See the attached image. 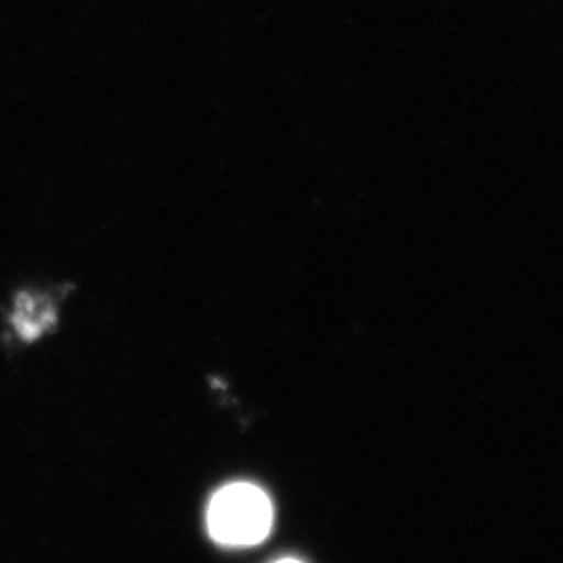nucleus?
Returning <instances> with one entry per match:
<instances>
[{"label": "nucleus", "instance_id": "obj_1", "mask_svg": "<svg viewBox=\"0 0 563 563\" xmlns=\"http://www.w3.org/2000/svg\"><path fill=\"white\" fill-rule=\"evenodd\" d=\"M209 529L217 542L250 547L266 539L273 525V507L266 493L251 484H232L211 499Z\"/></svg>", "mask_w": 563, "mask_h": 563}, {"label": "nucleus", "instance_id": "obj_2", "mask_svg": "<svg viewBox=\"0 0 563 563\" xmlns=\"http://www.w3.org/2000/svg\"><path fill=\"white\" fill-rule=\"evenodd\" d=\"M58 322L60 313L49 292L25 288L14 295L9 324L21 343H38L58 328Z\"/></svg>", "mask_w": 563, "mask_h": 563}]
</instances>
